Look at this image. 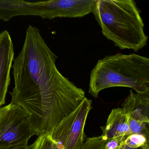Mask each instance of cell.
<instances>
[{"label": "cell", "instance_id": "obj_1", "mask_svg": "<svg viewBox=\"0 0 149 149\" xmlns=\"http://www.w3.org/2000/svg\"><path fill=\"white\" fill-rule=\"evenodd\" d=\"M57 58L40 30L29 26L23 47L12 66L15 87L10 94L11 103L29 114L36 136L51 135L86 97L82 89L60 73Z\"/></svg>", "mask_w": 149, "mask_h": 149}, {"label": "cell", "instance_id": "obj_2", "mask_svg": "<svg viewBox=\"0 0 149 149\" xmlns=\"http://www.w3.org/2000/svg\"><path fill=\"white\" fill-rule=\"evenodd\" d=\"M92 13L103 35L120 49L137 52L147 44L141 12L133 0H96Z\"/></svg>", "mask_w": 149, "mask_h": 149}, {"label": "cell", "instance_id": "obj_3", "mask_svg": "<svg viewBox=\"0 0 149 149\" xmlns=\"http://www.w3.org/2000/svg\"><path fill=\"white\" fill-rule=\"evenodd\" d=\"M126 87L149 93V59L135 54H117L100 59L90 74L88 93L96 98L103 90Z\"/></svg>", "mask_w": 149, "mask_h": 149}, {"label": "cell", "instance_id": "obj_4", "mask_svg": "<svg viewBox=\"0 0 149 149\" xmlns=\"http://www.w3.org/2000/svg\"><path fill=\"white\" fill-rule=\"evenodd\" d=\"M36 134L29 114L14 104L0 108V149L26 147Z\"/></svg>", "mask_w": 149, "mask_h": 149}, {"label": "cell", "instance_id": "obj_5", "mask_svg": "<svg viewBox=\"0 0 149 149\" xmlns=\"http://www.w3.org/2000/svg\"><path fill=\"white\" fill-rule=\"evenodd\" d=\"M92 101L85 97L78 107L63 118L51 134L64 149H80L84 143V129Z\"/></svg>", "mask_w": 149, "mask_h": 149}, {"label": "cell", "instance_id": "obj_6", "mask_svg": "<svg viewBox=\"0 0 149 149\" xmlns=\"http://www.w3.org/2000/svg\"><path fill=\"white\" fill-rule=\"evenodd\" d=\"M122 107L129 118L131 133L149 136V93L138 94L130 91Z\"/></svg>", "mask_w": 149, "mask_h": 149}, {"label": "cell", "instance_id": "obj_7", "mask_svg": "<svg viewBox=\"0 0 149 149\" xmlns=\"http://www.w3.org/2000/svg\"><path fill=\"white\" fill-rule=\"evenodd\" d=\"M14 59L11 36L7 30H4L0 33V107L6 103L11 81L10 72Z\"/></svg>", "mask_w": 149, "mask_h": 149}, {"label": "cell", "instance_id": "obj_8", "mask_svg": "<svg viewBox=\"0 0 149 149\" xmlns=\"http://www.w3.org/2000/svg\"><path fill=\"white\" fill-rule=\"evenodd\" d=\"M103 136L106 139H125L132 134L129 118L122 108L113 109L111 111L106 124L101 127Z\"/></svg>", "mask_w": 149, "mask_h": 149}, {"label": "cell", "instance_id": "obj_9", "mask_svg": "<svg viewBox=\"0 0 149 149\" xmlns=\"http://www.w3.org/2000/svg\"><path fill=\"white\" fill-rule=\"evenodd\" d=\"M149 137L143 133H132L125 139L123 145L132 149H149Z\"/></svg>", "mask_w": 149, "mask_h": 149}, {"label": "cell", "instance_id": "obj_10", "mask_svg": "<svg viewBox=\"0 0 149 149\" xmlns=\"http://www.w3.org/2000/svg\"><path fill=\"white\" fill-rule=\"evenodd\" d=\"M29 149H64L63 147L53 139L51 135H42L38 136L37 139Z\"/></svg>", "mask_w": 149, "mask_h": 149}, {"label": "cell", "instance_id": "obj_11", "mask_svg": "<svg viewBox=\"0 0 149 149\" xmlns=\"http://www.w3.org/2000/svg\"><path fill=\"white\" fill-rule=\"evenodd\" d=\"M105 142L102 136L88 138L80 149H104Z\"/></svg>", "mask_w": 149, "mask_h": 149}, {"label": "cell", "instance_id": "obj_12", "mask_svg": "<svg viewBox=\"0 0 149 149\" xmlns=\"http://www.w3.org/2000/svg\"><path fill=\"white\" fill-rule=\"evenodd\" d=\"M124 140L119 138H110L106 139L104 149H121Z\"/></svg>", "mask_w": 149, "mask_h": 149}, {"label": "cell", "instance_id": "obj_13", "mask_svg": "<svg viewBox=\"0 0 149 149\" xmlns=\"http://www.w3.org/2000/svg\"><path fill=\"white\" fill-rule=\"evenodd\" d=\"M0 149H29V146L26 147H8V148H1Z\"/></svg>", "mask_w": 149, "mask_h": 149}, {"label": "cell", "instance_id": "obj_14", "mask_svg": "<svg viewBox=\"0 0 149 149\" xmlns=\"http://www.w3.org/2000/svg\"><path fill=\"white\" fill-rule=\"evenodd\" d=\"M142 149V148H138V149Z\"/></svg>", "mask_w": 149, "mask_h": 149}]
</instances>
